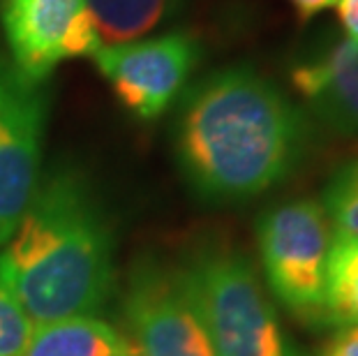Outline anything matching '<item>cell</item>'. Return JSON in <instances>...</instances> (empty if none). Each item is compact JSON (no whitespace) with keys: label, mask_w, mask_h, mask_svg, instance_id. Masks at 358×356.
Listing matches in <instances>:
<instances>
[{"label":"cell","mask_w":358,"mask_h":356,"mask_svg":"<svg viewBox=\"0 0 358 356\" xmlns=\"http://www.w3.org/2000/svg\"><path fill=\"white\" fill-rule=\"evenodd\" d=\"M199 58L201 44L185 30L100 47L93 56L118 102L141 120H153L171 107Z\"/></svg>","instance_id":"6"},{"label":"cell","mask_w":358,"mask_h":356,"mask_svg":"<svg viewBox=\"0 0 358 356\" xmlns=\"http://www.w3.org/2000/svg\"><path fill=\"white\" fill-rule=\"evenodd\" d=\"M335 10H338L340 24L345 28L347 40L358 44V0H338Z\"/></svg>","instance_id":"16"},{"label":"cell","mask_w":358,"mask_h":356,"mask_svg":"<svg viewBox=\"0 0 358 356\" xmlns=\"http://www.w3.org/2000/svg\"><path fill=\"white\" fill-rule=\"evenodd\" d=\"M102 47L139 40L178 12L182 0H86Z\"/></svg>","instance_id":"11"},{"label":"cell","mask_w":358,"mask_h":356,"mask_svg":"<svg viewBox=\"0 0 358 356\" xmlns=\"http://www.w3.org/2000/svg\"><path fill=\"white\" fill-rule=\"evenodd\" d=\"M322 206L335 234L358 238V160L335 171L324 190Z\"/></svg>","instance_id":"13"},{"label":"cell","mask_w":358,"mask_h":356,"mask_svg":"<svg viewBox=\"0 0 358 356\" xmlns=\"http://www.w3.org/2000/svg\"><path fill=\"white\" fill-rule=\"evenodd\" d=\"M333 227L317 199L280 204L259 218V255L271 292L301 322L324 327L326 259Z\"/></svg>","instance_id":"4"},{"label":"cell","mask_w":358,"mask_h":356,"mask_svg":"<svg viewBox=\"0 0 358 356\" xmlns=\"http://www.w3.org/2000/svg\"><path fill=\"white\" fill-rule=\"evenodd\" d=\"M30 331L33 322L28 320L0 271V356H21Z\"/></svg>","instance_id":"14"},{"label":"cell","mask_w":358,"mask_h":356,"mask_svg":"<svg viewBox=\"0 0 358 356\" xmlns=\"http://www.w3.org/2000/svg\"><path fill=\"white\" fill-rule=\"evenodd\" d=\"M289 3H292L296 17L301 19V24H308L317 14H322L338 5V0H289Z\"/></svg>","instance_id":"17"},{"label":"cell","mask_w":358,"mask_h":356,"mask_svg":"<svg viewBox=\"0 0 358 356\" xmlns=\"http://www.w3.org/2000/svg\"><path fill=\"white\" fill-rule=\"evenodd\" d=\"M322 356H358V327H345L324 345Z\"/></svg>","instance_id":"15"},{"label":"cell","mask_w":358,"mask_h":356,"mask_svg":"<svg viewBox=\"0 0 358 356\" xmlns=\"http://www.w3.org/2000/svg\"><path fill=\"white\" fill-rule=\"evenodd\" d=\"M306 146V120L271 79L236 65L189 90L176 120V157L208 201H241L285 180Z\"/></svg>","instance_id":"1"},{"label":"cell","mask_w":358,"mask_h":356,"mask_svg":"<svg viewBox=\"0 0 358 356\" xmlns=\"http://www.w3.org/2000/svg\"><path fill=\"white\" fill-rule=\"evenodd\" d=\"M292 83L326 125L358 137V44L342 40L324 56L296 65Z\"/></svg>","instance_id":"9"},{"label":"cell","mask_w":358,"mask_h":356,"mask_svg":"<svg viewBox=\"0 0 358 356\" xmlns=\"http://www.w3.org/2000/svg\"><path fill=\"white\" fill-rule=\"evenodd\" d=\"M113 236L79 173L51 171L0 248V271L33 324L97 317L113 292Z\"/></svg>","instance_id":"2"},{"label":"cell","mask_w":358,"mask_h":356,"mask_svg":"<svg viewBox=\"0 0 358 356\" xmlns=\"http://www.w3.org/2000/svg\"><path fill=\"white\" fill-rule=\"evenodd\" d=\"M173 278L215 356H299L243 255L201 250Z\"/></svg>","instance_id":"3"},{"label":"cell","mask_w":358,"mask_h":356,"mask_svg":"<svg viewBox=\"0 0 358 356\" xmlns=\"http://www.w3.org/2000/svg\"><path fill=\"white\" fill-rule=\"evenodd\" d=\"M21 356H132L125 336L100 317L33 324Z\"/></svg>","instance_id":"10"},{"label":"cell","mask_w":358,"mask_h":356,"mask_svg":"<svg viewBox=\"0 0 358 356\" xmlns=\"http://www.w3.org/2000/svg\"><path fill=\"white\" fill-rule=\"evenodd\" d=\"M51 93L0 51V248L17 229L40 185Z\"/></svg>","instance_id":"5"},{"label":"cell","mask_w":358,"mask_h":356,"mask_svg":"<svg viewBox=\"0 0 358 356\" xmlns=\"http://www.w3.org/2000/svg\"><path fill=\"white\" fill-rule=\"evenodd\" d=\"M326 320L358 327V238L333 234L326 259Z\"/></svg>","instance_id":"12"},{"label":"cell","mask_w":358,"mask_h":356,"mask_svg":"<svg viewBox=\"0 0 358 356\" xmlns=\"http://www.w3.org/2000/svg\"><path fill=\"white\" fill-rule=\"evenodd\" d=\"M123 313L136 356H215L176 278L153 262L132 269Z\"/></svg>","instance_id":"8"},{"label":"cell","mask_w":358,"mask_h":356,"mask_svg":"<svg viewBox=\"0 0 358 356\" xmlns=\"http://www.w3.org/2000/svg\"><path fill=\"white\" fill-rule=\"evenodd\" d=\"M3 30L7 56L33 81L102 47L86 0H3Z\"/></svg>","instance_id":"7"}]
</instances>
